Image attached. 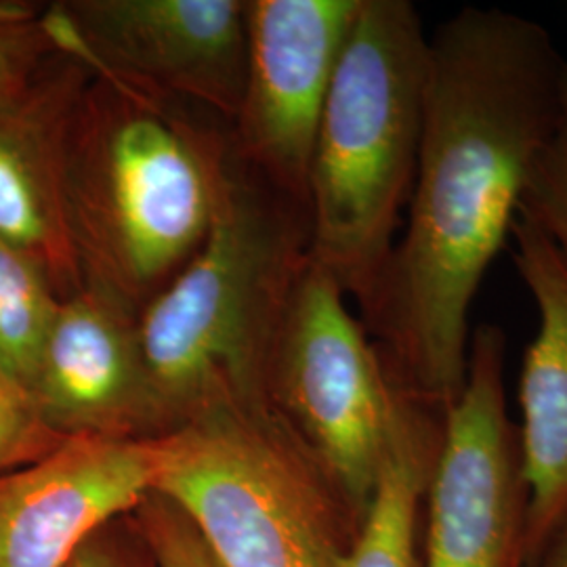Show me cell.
<instances>
[{"label": "cell", "instance_id": "6da1fadb", "mask_svg": "<svg viewBox=\"0 0 567 567\" xmlns=\"http://www.w3.org/2000/svg\"><path fill=\"white\" fill-rule=\"evenodd\" d=\"M566 84V58L522 16L465 7L431 37L408 221L362 307L405 395L447 410L465 385L471 305L519 217Z\"/></svg>", "mask_w": 567, "mask_h": 567}, {"label": "cell", "instance_id": "7a4b0ae2", "mask_svg": "<svg viewBox=\"0 0 567 567\" xmlns=\"http://www.w3.org/2000/svg\"><path fill=\"white\" fill-rule=\"evenodd\" d=\"M89 72L68 150L72 240L82 286L140 316L203 246L238 158L215 116Z\"/></svg>", "mask_w": 567, "mask_h": 567}, {"label": "cell", "instance_id": "3957f363", "mask_svg": "<svg viewBox=\"0 0 567 567\" xmlns=\"http://www.w3.org/2000/svg\"><path fill=\"white\" fill-rule=\"evenodd\" d=\"M431 39L408 0H362L328 89L307 182L309 257L364 307L416 175Z\"/></svg>", "mask_w": 567, "mask_h": 567}, {"label": "cell", "instance_id": "277c9868", "mask_svg": "<svg viewBox=\"0 0 567 567\" xmlns=\"http://www.w3.org/2000/svg\"><path fill=\"white\" fill-rule=\"evenodd\" d=\"M307 257V215L238 161L203 246L137 316L166 433L221 398L265 395L271 343Z\"/></svg>", "mask_w": 567, "mask_h": 567}, {"label": "cell", "instance_id": "5b68a950", "mask_svg": "<svg viewBox=\"0 0 567 567\" xmlns=\"http://www.w3.org/2000/svg\"><path fill=\"white\" fill-rule=\"evenodd\" d=\"M154 489L221 567H344L364 515L267 395H229L152 440Z\"/></svg>", "mask_w": 567, "mask_h": 567}, {"label": "cell", "instance_id": "8992f818", "mask_svg": "<svg viewBox=\"0 0 567 567\" xmlns=\"http://www.w3.org/2000/svg\"><path fill=\"white\" fill-rule=\"evenodd\" d=\"M265 395L365 517L405 393L349 311L343 286L311 257L284 305Z\"/></svg>", "mask_w": 567, "mask_h": 567}, {"label": "cell", "instance_id": "52a82bcc", "mask_svg": "<svg viewBox=\"0 0 567 567\" xmlns=\"http://www.w3.org/2000/svg\"><path fill=\"white\" fill-rule=\"evenodd\" d=\"M505 364V332L480 326L426 486L423 567H526L529 486Z\"/></svg>", "mask_w": 567, "mask_h": 567}, {"label": "cell", "instance_id": "ba28073f", "mask_svg": "<svg viewBox=\"0 0 567 567\" xmlns=\"http://www.w3.org/2000/svg\"><path fill=\"white\" fill-rule=\"evenodd\" d=\"M60 53L140 91L234 122L246 0H72L44 9Z\"/></svg>", "mask_w": 567, "mask_h": 567}, {"label": "cell", "instance_id": "9c48e42d", "mask_svg": "<svg viewBox=\"0 0 567 567\" xmlns=\"http://www.w3.org/2000/svg\"><path fill=\"white\" fill-rule=\"evenodd\" d=\"M362 0H246V72L231 143L246 171L307 215L328 89Z\"/></svg>", "mask_w": 567, "mask_h": 567}, {"label": "cell", "instance_id": "30bf717a", "mask_svg": "<svg viewBox=\"0 0 567 567\" xmlns=\"http://www.w3.org/2000/svg\"><path fill=\"white\" fill-rule=\"evenodd\" d=\"M30 395L61 437L143 442L166 433L137 316L91 286L61 299Z\"/></svg>", "mask_w": 567, "mask_h": 567}, {"label": "cell", "instance_id": "8fae6325", "mask_svg": "<svg viewBox=\"0 0 567 567\" xmlns=\"http://www.w3.org/2000/svg\"><path fill=\"white\" fill-rule=\"evenodd\" d=\"M152 440L65 437L0 473V567H65L112 519L154 489Z\"/></svg>", "mask_w": 567, "mask_h": 567}, {"label": "cell", "instance_id": "7c38bea8", "mask_svg": "<svg viewBox=\"0 0 567 567\" xmlns=\"http://www.w3.org/2000/svg\"><path fill=\"white\" fill-rule=\"evenodd\" d=\"M91 72L61 55L30 91L0 103V240L13 246L60 299L82 288L68 215V150Z\"/></svg>", "mask_w": 567, "mask_h": 567}, {"label": "cell", "instance_id": "4fadbf2b", "mask_svg": "<svg viewBox=\"0 0 567 567\" xmlns=\"http://www.w3.org/2000/svg\"><path fill=\"white\" fill-rule=\"evenodd\" d=\"M515 267L538 307V334L527 347L519 404L526 463V567L567 513V257L547 236L517 217Z\"/></svg>", "mask_w": 567, "mask_h": 567}, {"label": "cell", "instance_id": "5bb4252c", "mask_svg": "<svg viewBox=\"0 0 567 567\" xmlns=\"http://www.w3.org/2000/svg\"><path fill=\"white\" fill-rule=\"evenodd\" d=\"M446 410L404 395L395 437L344 567H423V507Z\"/></svg>", "mask_w": 567, "mask_h": 567}, {"label": "cell", "instance_id": "9a60e30c", "mask_svg": "<svg viewBox=\"0 0 567 567\" xmlns=\"http://www.w3.org/2000/svg\"><path fill=\"white\" fill-rule=\"evenodd\" d=\"M60 301L41 269L0 240V370L28 391Z\"/></svg>", "mask_w": 567, "mask_h": 567}, {"label": "cell", "instance_id": "2e32d148", "mask_svg": "<svg viewBox=\"0 0 567 567\" xmlns=\"http://www.w3.org/2000/svg\"><path fill=\"white\" fill-rule=\"evenodd\" d=\"M61 55L44 9L23 0H0V103L30 91Z\"/></svg>", "mask_w": 567, "mask_h": 567}, {"label": "cell", "instance_id": "e0dca14e", "mask_svg": "<svg viewBox=\"0 0 567 567\" xmlns=\"http://www.w3.org/2000/svg\"><path fill=\"white\" fill-rule=\"evenodd\" d=\"M519 217L567 257V84L559 122L527 175Z\"/></svg>", "mask_w": 567, "mask_h": 567}, {"label": "cell", "instance_id": "ac0fdd59", "mask_svg": "<svg viewBox=\"0 0 567 567\" xmlns=\"http://www.w3.org/2000/svg\"><path fill=\"white\" fill-rule=\"evenodd\" d=\"M158 567H221L198 527L175 501L152 489L133 511Z\"/></svg>", "mask_w": 567, "mask_h": 567}, {"label": "cell", "instance_id": "d6986e66", "mask_svg": "<svg viewBox=\"0 0 567 567\" xmlns=\"http://www.w3.org/2000/svg\"><path fill=\"white\" fill-rule=\"evenodd\" d=\"M30 391L0 370V473L28 465L60 444Z\"/></svg>", "mask_w": 567, "mask_h": 567}, {"label": "cell", "instance_id": "ffe728a7", "mask_svg": "<svg viewBox=\"0 0 567 567\" xmlns=\"http://www.w3.org/2000/svg\"><path fill=\"white\" fill-rule=\"evenodd\" d=\"M65 567H158L135 515H122L100 527Z\"/></svg>", "mask_w": 567, "mask_h": 567}, {"label": "cell", "instance_id": "44dd1931", "mask_svg": "<svg viewBox=\"0 0 567 567\" xmlns=\"http://www.w3.org/2000/svg\"><path fill=\"white\" fill-rule=\"evenodd\" d=\"M527 567H567V513Z\"/></svg>", "mask_w": 567, "mask_h": 567}]
</instances>
